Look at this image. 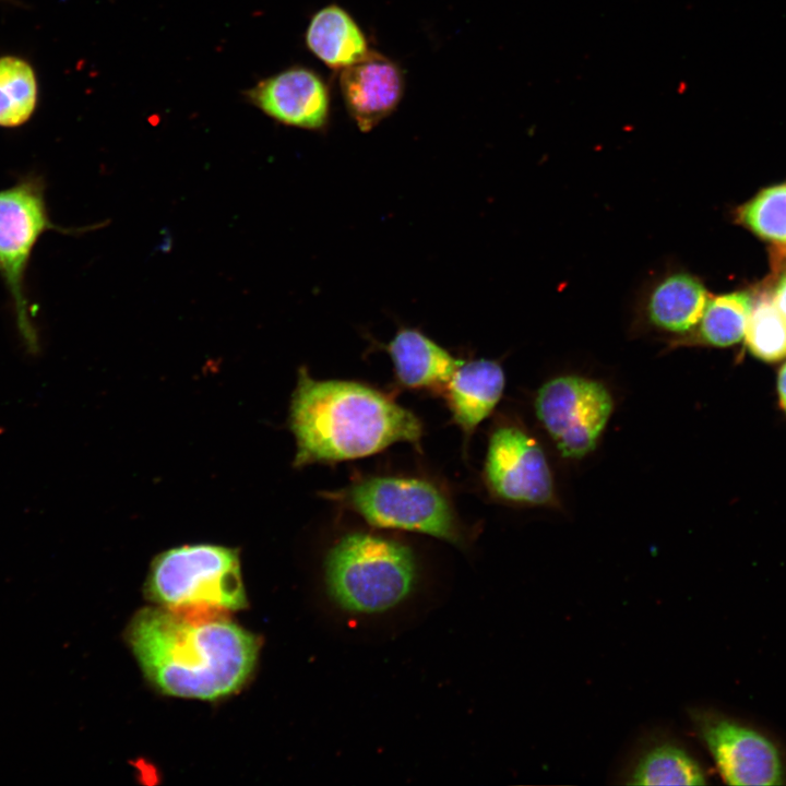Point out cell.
Returning <instances> with one entry per match:
<instances>
[{"instance_id": "6da1fadb", "label": "cell", "mask_w": 786, "mask_h": 786, "mask_svg": "<svg viewBox=\"0 0 786 786\" xmlns=\"http://www.w3.org/2000/svg\"><path fill=\"white\" fill-rule=\"evenodd\" d=\"M140 668L165 694L216 700L242 688L259 656V640L214 610H140L127 630Z\"/></svg>"}, {"instance_id": "7a4b0ae2", "label": "cell", "mask_w": 786, "mask_h": 786, "mask_svg": "<svg viewBox=\"0 0 786 786\" xmlns=\"http://www.w3.org/2000/svg\"><path fill=\"white\" fill-rule=\"evenodd\" d=\"M288 425L296 440L295 467L359 458L396 442L419 449L422 436L416 415L385 393L354 381L317 380L305 367Z\"/></svg>"}, {"instance_id": "3957f363", "label": "cell", "mask_w": 786, "mask_h": 786, "mask_svg": "<svg viewBox=\"0 0 786 786\" xmlns=\"http://www.w3.org/2000/svg\"><path fill=\"white\" fill-rule=\"evenodd\" d=\"M325 584L332 600L355 614L389 610L412 593L417 562L409 547L367 532L342 536L324 562Z\"/></svg>"}, {"instance_id": "277c9868", "label": "cell", "mask_w": 786, "mask_h": 786, "mask_svg": "<svg viewBox=\"0 0 786 786\" xmlns=\"http://www.w3.org/2000/svg\"><path fill=\"white\" fill-rule=\"evenodd\" d=\"M145 594L172 610L243 609L247 597L239 550L207 543L164 550L151 563Z\"/></svg>"}, {"instance_id": "5b68a950", "label": "cell", "mask_w": 786, "mask_h": 786, "mask_svg": "<svg viewBox=\"0 0 786 786\" xmlns=\"http://www.w3.org/2000/svg\"><path fill=\"white\" fill-rule=\"evenodd\" d=\"M44 175L32 170L0 189V278L7 290L17 333L26 349L39 348L27 289V272L39 239L47 231L80 234L90 228H67L51 221Z\"/></svg>"}, {"instance_id": "8992f818", "label": "cell", "mask_w": 786, "mask_h": 786, "mask_svg": "<svg viewBox=\"0 0 786 786\" xmlns=\"http://www.w3.org/2000/svg\"><path fill=\"white\" fill-rule=\"evenodd\" d=\"M323 495L376 527L421 533L455 545L464 539L450 499L426 479L374 476Z\"/></svg>"}, {"instance_id": "52a82bcc", "label": "cell", "mask_w": 786, "mask_h": 786, "mask_svg": "<svg viewBox=\"0 0 786 786\" xmlns=\"http://www.w3.org/2000/svg\"><path fill=\"white\" fill-rule=\"evenodd\" d=\"M614 406L605 383L581 374L549 379L534 400L539 424L560 455L568 460H581L596 449Z\"/></svg>"}, {"instance_id": "ba28073f", "label": "cell", "mask_w": 786, "mask_h": 786, "mask_svg": "<svg viewBox=\"0 0 786 786\" xmlns=\"http://www.w3.org/2000/svg\"><path fill=\"white\" fill-rule=\"evenodd\" d=\"M484 481L495 498L509 504L548 509L561 507L541 444L515 419H502L491 430Z\"/></svg>"}, {"instance_id": "9c48e42d", "label": "cell", "mask_w": 786, "mask_h": 786, "mask_svg": "<svg viewBox=\"0 0 786 786\" xmlns=\"http://www.w3.org/2000/svg\"><path fill=\"white\" fill-rule=\"evenodd\" d=\"M693 726L729 785H782L785 767L776 745L757 729L718 713L691 712Z\"/></svg>"}, {"instance_id": "30bf717a", "label": "cell", "mask_w": 786, "mask_h": 786, "mask_svg": "<svg viewBox=\"0 0 786 786\" xmlns=\"http://www.w3.org/2000/svg\"><path fill=\"white\" fill-rule=\"evenodd\" d=\"M708 294L701 281L682 270H667L642 289L633 324L639 331L667 334L668 342L689 334L699 323Z\"/></svg>"}, {"instance_id": "8fae6325", "label": "cell", "mask_w": 786, "mask_h": 786, "mask_svg": "<svg viewBox=\"0 0 786 786\" xmlns=\"http://www.w3.org/2000/svg\"><path fill=\"white\" fill-rule=\"evenodd\" d=\"M262 112L286 126L319 130L327 123L329 90L311 69L293 67L259 81L245 92Z\"/></svg>"}, {"instance_id": "7c38bea8", "label": "cell", "mask_w": 786, "mask_h": 786, "mask_svg": "<svg viewBox=\"0 0 786 786\" xmlns=\"http://www.w3.org/2000/svg\"><path fill=\"white\" fill-rule=\"evenodd\" d=\"M340 86L348 114L360 131L368 132L396 109L405 80L394 61L370 51L342 70Z\"/></svg>"}, {"instance_id": "4fadbf2b", "label": "cell", "mask_w": 786, "mask_h": 786, "mask_svg": "<svg viewBox=\"0 0 786 786\" xmlns=\"http://www.w3.org/2000/svg\"><path fill=\"white\" fill-rule=\"evenodd\" d=\"M504 385L505 374L497 360H463L457 367L443 393L452 418L466 439L493 412Z\"/></svg>"}, {"instance_id": "5bb4252c", "label": "cell", "mask_w": 786, "mask_h": 786, "mask_svg": "<svg viewBox=\"0 0 786 786\" xmlns=\"http://www.w3.org/2000/svg\"><path fill=\"white\" fill-rule=\"evenodd\" d=\"M401 385L443 392L463 362L418 329L401 327L385 345Z\"/></svg>"}, {"instance_id": "9a60e30c", "label": "cell", "mask_w": 786, "mask_h": 786, "mask_svg": "<svg viewBox=\"0 0 786 786\" xmlns=\"http://www.w3.org/2000/svg\"><path fill=\"white\" fill-rule=\"evenodd\" d=\"M309 50L332 69H345L365 59L370 50L359 25L336 4L320 9L306 32Z\"/></svg>"}, {"instance_id": "2e32d148", "label": "cell", "mask_w": 786, "mask_h": 786, "mask_svg": "<svg viewBox=\"0 0 786 786\" xmlns=\"http://www.w3.org/2000/svg\"><path fill=\"white\" fill-rule=\"evenodd\" d=\"M751 299L746 293H730L707 300L703 314L689 334L668 342L667 349L694 344L729 346L746 332Z\"/></svg>"}, {"instance_id": "e0dca14e", "label": "cell", "mask_w": 786, "mask_h": 786, "mask_svg": "<svg viewBox=\"0 0 786 786\" xmlns=\"http://www.w3.org/2000/svg\"><path fill=\"white\" fill-rule=\"evenodd\" d=\"M630 785H704L699 763L679 745L663 740L648 746L628 775Z\"/></svg>"}, {"instance_id": "ac0fdd59", "label": "cell", "mask_w": 786, "mask_h": 786, "mask_svg": "<svg viewBox=\"0 0 786 786\" xmlns=\"http://www.w3.org/2000/svg\"><path fill=\"white\" fill-rule=\"evenodd\" d=\"M38 103V84L32 64L16 56L0 57V128L25 124Z\"/></svg>"}, {"instance_id": "d6986e66", "label": "cell", "mask_w": 786, "mask_h": 786, "mask_svg": "<svg viewBox=\"0 0 786 786\" xmlns=\"http://www.w3.org/2000/svg\"><path fill=\"white\" fill-rule=\"evenodd\" d=\"M745 334L754 356L767 361L786 357V319L773 297L762 295L751 306Z\"/></svg>"}, {"instance_id": "ffe728a7", "label": "cell", "mask_w": 786, "mask_h": 786, "mask_svg": "<svg viewBox=\"0 0 786 786\" xmlns=\"http://www.w3.org/2000/svg\"><path fill=\"white\" fill-rule=\"evenodd\" d=\"M738 214L741 223L757 235L786 246V183L763 190Z\"/></svg>"}, {"instance_id": "44dd1931", "label": "cell", "mask_w": 786, "mask_h": 786, "mask_svg": "<svg viewBox=\"0 0 786 786\" xmlns=\"http://www.w3.org/2000/svg\"><path fill=\"white\" fill-rule=\"evenodd\" d=\"M773 300L776 308L786 319V274L778 282Z\"/></svg>"}, {"instance_id": "7402d4cb", "label": "cell", "mask_w": 786, "mask_h": 786, "mask_svg": "<svg viewBox=\"0 0 786 786\" xmlns=\"http://www.w3.org/2000/svg\"><path fill=\"white\" fill-rule=\"evenodd\" d=\"M778 394L781 406L786 413V362L783 365L778 373Z\"/></svg>"}]
</instances>
